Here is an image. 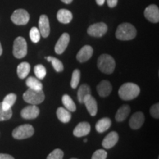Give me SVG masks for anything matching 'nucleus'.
<instances>
[{"instance_id": "4c0bfd02", "label": "nucleus", "mask_w": 159, "mask_h": 159, "mask_svg": "<svg viewBox=\"0 0 159 159\" xmlns=\"http://www.w3.org/2000/svg\"><path fill=\"white\" fill-rule=\"evenodd\" d=\"M105 0H96L97 4L99 6L103 5V4L105 3Z\"/></svg>"}, {"instance_id": "ddd939ff", "label": "nucleus", "mask_w": 159, "mask_h": 159, "mask_svg": "<svg viewBox=\"0 0 159 159\" xmlns=\"http://www.w3.org/2000/svg\"><path fill=\"white\" fill-rule=\"evenodd\" d=\"M39 31L41 35L43 38H47L50 33V27H49V21L47 16L41 15L40 16L39 21Z\"/></svg>"}, {"instance_id": "9d476101", "label": "nucleus", "mask_w": 159, "mask_h": 159, "mask_svg": "<svg viewBox=\"0 0 159 159\" xmlns=\"http://www.w3.org/2000/svg\"><path fill=\"white\" fill-rule=\"evenodd\" d=\"M40 110L36 105H31L24 108L21 111V116L25 119H33L39 115Z\"/></svg>"}, {"instance_id": "0eeeda50", "label": "nucleus", "mask_w": 159, "mask_h": 159, "mask_svg": "<svg viewBox=\"0 0 159 159\" xmlns=\"http://www.w3.org/2000/svg\"><path fill=\"white\" fill-rule=\"evenodd\" d=\"M30 14L24 9H18L11 16V21L16 25H25L28 23Z\"/></svg>"}, {"instance_id": "2f4dec72", "label": "nucleus", "mask_w": 159, "mask_h": 159, "mask_svg": "<svg viewBox=\"0 0 159 159\" xmlns=\"http://www.w3.org/2000/svg\"><path fill=\"white\" fill-rule=\"evenodd\" d=\"M12 115H13L12 109L5 111L2 107V103H0V121L8 120L12 117Z\"/></svg>"}, {"instance_id": "72a5a7b5", "label": "nucleus", "mask_w": 159, "mask_h": 159, "mask_svg": "<svg viewBox=\"0 0 159 159\" xmlns=\"http://www.w3.org/2000/svg\"><path fill=\"white\" fill-rule=\"evenodd\" d=\"M108 153L104 150H97L93 154L91 159H106Z\"/></svg>"}, {"instance_id": "f03ea898", "label": "nucleus", "mask_w": 159, "mask_h": 159, "mask_svg": "<svg viewBox=\"0 0 159 159\" xmlns=\"http://www.w3.org/2000/svg\"><path fill=\"white\" fill-rule=\"evenodd\" d=\"M136 36V30L130 23H123L119 25L116 32V37L121 41H129Z\"/></svg>"}, {"instance_id": "cd10ccee", "label": "nucleus", "mask_w": 159, "mask_h": 159, "mask_svg": "<svg viewBox=\"0 0 159 159\" xmlns=\"http://www.w3.org/2000/svg\"><path fill=\"white\" fill-rule=\"evenodd\" d=\"M45 58L47 59L49 62L52 63L53 68H54L55 70L57 71V72H61V71H62L63 70V65L60 60L56 58V57L52 56L46 57Z\"/></svg>"}, {"instance_id": "dca6fc26", "label": "nucleus", "mask_w": 159, "mask_h": 159, "mask_svg": "<svg viewBox=\"0 0 159 159\" xmlns=\"http://www.w3.org/2000/svg\"><path fill=\"white\" fill-rule=\"evenodd\" d=\"M93 55V48L89 45H85L80 49L77 54V59L79 62L83 63L89 61Z\"/></svg>"}, {"instance_id": "a19ab883", "label": "nucleus", "mask_w": 159, "mask_h": 159, "mask_svg": "<svg viewBox=\"0 0 159 159\" xmlns=\"http://www.w3.org/2000/svg\"><path fill=\"white\" fill-rule=\"evenodd\" d=\"M87 141H88V140H87L86 139H83V142H87Z\"/></svg>"}, {"instance_id": "b1692460", "label": "nucleus", "mask_w": 159, "mask_h": 159, "mask_svg": "<svg viewBox=\"0 0 159 159\" xmlns=\"http://www.w3.org/2000/svg\"><path fill=\"white\" fill-rule=\"evenodd\" d=\"M26 85L29 87V89L33 90L41 91L43 89V84L38 78L34 77H29L26 80Z\"/></svg>"}, {"instance_id": "393cba45", "label": "nucleus", "mask_w": 159, "mask_h": 159, "mask_svg": "<svg viewBox=\"0 0 159 159\" xmlns=\"http://www.w3.org/2000/svg\"><path fill=\"white\" fill-rule=\"evenodd\" d=\"M30 71V65L27 62L21 63L17 67V75L21 79L27 77Z\"/></svg>"}, {"instance_id": "58836bf2", "label": "nucleus", "mask_w": 159, "mask_h": 159, "mask_svg": "<svg viewBox=\"0 0 159 159\" xmlns=\"http://www.w3.org/2000/svg\"><path fill=\"white\" fill-rule=\"evenodd\" d=\"M61 1L65 4H70L71 3V2H72L73 0H61Z\"/></svg>"}, {"instance_id": "9b49d317", "label": "nucleus", "mask_w": 159, "mask_h": 159, "mask_svg": "<svg viewBox=\"0 0 159 159\" xmlns=\"http://www.w3.org/2000/svg\"><path fill=\"white\" fill-rule=\"evenodd\" d=\"M69 40H70V37H69L68 33H63L62 35L60 37V39H58L55 47V51L57 54L61 55L64 52V51L66 50L69 43Z\"/></svg>"}, {"instance_id": "f257e3e1", "label": "nucleus", "mask_w": 159, "mask_h": 159, "mask_svg": "<svg viewBox=\"0 0 159 159\" xmlns=\"http://www.w3.org/2000/svg\"><path fill=\"white\" fill-rule=\"evenodd\" d=\"M119 96L124 100H131L140 94V88L134 83H124L119 89Z\"/></svg>"}, {"instance_id": "423d86ee", "label": "nucleus", "mask_w": 159, "mask_h": 159, "mask_svg": "<svg viewBox=\"0 0 159 159\" xmlns=\"http://www.w3.org/2000/svg\"><path fill=\"white\" fill-rule=\"evenodd\" d=\"M34 134V128L31 125L25 124L20 125L13 130L12 135L16 139H25L30 138Z\"/></svg>"}, {"instance_id": "ea45409f", "label": "nucleus", "mask_w": 159, "mask_h": 159, "mask_svg": "<svg viewBox=\"0 0 159 159\" xmlns=\"http://www.w3.org/2000/svg\"><path fill=\"white\" fill-rule=\"evenodd\" d=\"M2 54V47L1 43H0V55Z\"/></svg>"}, {"instance_id": "e433bc0d", "label": "nucleus", "mask_w": 159, "mask_h": 159, "mask_svg": "<svg viewBox=\"0 0 159 159\" xmlns=\"http://www.w3.org/2000/svg\"><path fill=\"white\" fill-rule=\"evenodd\" d=\"M0 159H15L13 156L8 154L0 153Z\"/></svg>"}, {"instance_id": "7ed1b4c3", "label": "nucleus", "mask_w": 159, "mask_h": 159, "mask_svg": "<svg viewBox=\"0 0 159 159\" xmlns=\"http://www.w3.org/2000/svg\"><path fill=\"white\" fill-rule=\"evenodd\" d=\"M97 66L102 72L110 75L114 72L116 67V62L110 55L103 54L99 57L97 61Z\"/></svg>"}, {"instance_id": "a878e982", "label": "nucleus", "mask_w": 159, "mask_h": 159, "mask_svg": "<svg viewBox=\"0 0 159 159\" xmlns=\"http://www.w3.org/2000/svg\"><path fill=\"white\" fill-rule=\"evenodd\" d=\"M89 94H91L90 86L87 84L81 85L77 91V99L80 103H83L85 97Z\"/></svg>"}, {"instance_id": "473e14b6", "label": "nucleus", "mask_w": 159, "mask_h": 159, "mask_svg": "<svg viewBox=\"0 0 159 159\" xmlns=\"http://www.w3.org/2000/svg\"><path fill=\"white\" fill-rule=\"evenodd\" d=\"M63 152L61 149H55L50 152L47 156V159H63Z\"/></svg>"}, {"instance_id": "a211bd4d", "label": "nucleus", "mask_w": 159, "mask_h": 159, "mask_svg": "<svg viewBox=\"0 0 159 159\" xmlns=\"http://www.w3.org/2000/svg\"><path fill=\"white\" fill-rule=\"evenodd\" d=\"M97 92L101 97H106L109 96L112 91V85L108 80H102L97 86Z\"/></svg>"}, {"instance_id": "20e7f679", "label": "nucleus", "mask_w": 159, "mask_h": 159, "mask_svg": "<svg viewBox=\"0 0 159 159\" xmlns=\"http://www.w3.org/2000/svg\"><path fill=\"white\" fill-rule=\"evenodd\" d=\"M23 99L25 102L31 105H37L43 102L45 99L44 93L42 90L36 91L29 89L24 93Z\"/></svg>"}, {"instance_id": "bb28decb", "label": "nucleus", "mask_w": 159, "mask_h": 159, "mask_svg": "<svg viewBox=\"0 0 159 159\" xmlns=\"http://www.w3.org/2000/svg\"><path fill=\"white\" fill-rule=\"evenodd\" d=\"M62 102L65 108L70 112H74L76 111V105L71 98V97L68 94H64L62 97Z\"/></svg>"}, {"instance_id": "4468645a", "label": "nucleus", "mask_w": 159, "mask_h": 159, "mask_svg": "<svg viewBox=\"0 0 159 159\" xmlns=\"http://www.w3.org/2000/svg\"><path fill=\"white\" fill-rule=\"evenodd\" d=\"M84 103L85 107H86L87 110H88L89 114L91 116H96L97 113V103L96 99H95L94 97L91 96V94L86 96L83 99V102Z\"/></svg>"}, {"instance_id": "c756f323", "label": "nucleus", "mask_w": 159, "mask_h": 159, "mask_svg": "<svg viewBox=\"0 0 159 159\" xmlns=\"http://www.w3.org/2000/svg\"><path fill=\"white\" fill-rule=\"evenodd\" d=\"M80 80V71L79 69H75L72 72V76L71 80V87L72 89H76L78 86Z\"/></svg>"}, {"instance_id": "6e6552de", "label": "nucleus", "mask_w": 159, "mask_h": 159, "mask_svg": "<svg viewBox=\"0 0 159 159\" xmlns=\"http://www.w3.org/2000/svg\"><path fill=\"white\" fill-rule=\"evenodd\" d=\"M108 31V26L103 22L96 23L91 25L87 30L89 35L93 37H102Z\"/></svg>"}, {"instance_id": "c9c22d12", "label": "nucleus", "mask_w": 159, "mask_h": 159, "mask_svg": "<svg viewBox=\"0 0 159 159\" xmlns=\"http://www.w3.org/2000/svg\"><path fill=\"white\" fill-rule=\"evenodd\" d=\"M105 1H107V4L111 8L116 7L117 3H118V0H105Z\"/></svg>"}, {"instance_id": "79ce46f5", "label": "nucleus", "mask_w": 159, "mask_h": 159, "mask_svg": "<svg viewBox=\"0 0 159 159\" xmlns=\"http://www.w3.org/2000/svg\"><path fill=\"white\" fill-rule=\"evenodd\" d=\"M71 159H77V158H71Z\"/></svg>"}, {"instance_id": "6ab92c4d", "label": "nucleus", "mask_w": 159, "mask_h": 159, "mask_svg": "<svg viewBox=\"0 0 159 159\" xmlns=\"http://www.w3.org/2000/svg\"><path fill=\"white\" fill-rule=\"evenodd\" d=\"M73 16L70 11L66 9L59 10L57 13V19L62 24H69L72 20Z\"/></svg>"}, {"instance_id": "f3484780", "label": "nucleus", "mask_w": 159, "mask_h": 159, "mask_svg": "<svg viewBox=\"0 0 159 159\" xmlns=\"http://www.w3.org/2000/svg\"><path fill=\"white\" fill-rule=\"evenodd\" d=\"M91 131V126L89 122H80L73 130V134L76 137H83L87 136Z\"/></svg>"}, {"instance_id": "1a4fd4ad", "label": "nucleus", "mask_w": 159, "mask_h": 159, "mask_svg": "<svg viewBox=\"0 0 159 159\" xmlns=\"http://www.w3.org/2000/svg\"><path fill=\"white\" fill-rule=\"evenodd\" d=\"M144 15L145 18L152 23H158L159 21V9L156 5H150L144 10Z\"/></svg>"}, {"instance_id": "5701e85b", "label": "nucleus", "mask_w": 159, "mask_h": 159, "mask_svg": "<svg viewBox=\"0 0 159 159\" xmlns=\"http://www.w3.org/2000/svg\"><path fill=\"white\" fill-rule=\"evenodd\" d=\"M16 95L15 94H7L5 98H4L2 102V107L5 111H7L9 109H11V107L15 104L16 101Z\"/></svg>"}, {"instance_id": "7c9ffc66", "label": "nucleus", "mask_w": 159, "mask_h": 159, "mask_svg": "<svg viewBox=\"0 0 159 159\" xmlns=\"http://www.w3.org/2000/svg\"><path fill=\"white\" fill-rule=\"evenodd\" d=\"M41 33H40L39 30L37 27H32L30 31V38L33 43H38L41 39Z\"/></svg>"}, {"instance_id": "c85d7f7f", "label": "nucleus", "mask_w": 159, "mask_h": 159, "mask_svg": "<svg viewBox=\"0 0 159 159\" xmlns=\"http://www.w3.org/2000/svg\"><path fill=\"white\" fill-rule=\"evenodd\" d=\"M34 73L35 76L39 80H42L47 75V70L43 65L39 64L34 67Z\"/></svg>"}, {"instance_id": "412c9836", "label": "nucleus", "mask_w": 159, "mask_h": 159, "mask_svg": "<svg viewBox=\"0 0 159 159\" xmlns=\"http://www.w3.org/2000/svg\"><path fill=\"white\" fill-rule=\"evenodd\" d=\"M130 112V108L128 105H123L118 109L116 114V120L117 122H122L128 116Z\"/></svg>"}, {"instance_id": "39448f33", "label": "nucleus", "mask_w": 159, "mask_h": 159, "mask_svg": "<svg viewBox=\"0 0 159 159\" xmlns=\"http://www.w3.org/2000/svg\"><path fill=\"white\" fill-rule=\"evenodd\" d=\"M13 53L16 58H23L27 55V44L26 40L23 37H17L13 43Z\"/></svg>"}, {"instance_id": "f704fd0d", "label": "nucleus", "mask_w": 159, "mask_h": 159, "mask_svg": "<svg viewBox=\"0 0 159 159\" xmlns=\"http://www.w3.org/2000/svg\"><path fill=\"white\" fill-rule=\"evenodd\" d=\"M150 114L152 115V117L156 119H158L159 118V104L158 103H156L152 105V107L150 108Z\"/></svg>"}, {"instance_id": "f8f14e48", "label": "nucleus", "mask_w": 159, "mask_h": 159, "mask_svg": "<svg viewBox=\"0 0 159 159\" xmlns=\"http://www.w3.org/2000/svg\"><path fill=\"white\" fill-rule=\"evenodd\" d=\"M144 115L142 112H141V111L136 112L130 117L129 125L132 129L137 130V129L140 128L144 124Z\"/></svg>"}, {"instance_id": "2eb2a0df", "label": "nucleus", "mask_w": 159, "mask_h": 159, "mask_svg": "<svg viewBox=\"0 0 159 159\" xmlns=\"http://www.w3.org/2000/svg\"><path fill=\"white\" fill-rule=\"evenodd\" d=\"M119 141V135L115 131L109 133L102 140V145L105 149H111Z\"/></svg>"}, {"instance_id": "4be33fe9", "label": "nucleus", "mask_w": 159, "mask_h": 159, "mask_svg": "<svg viewBox=\"0 0 159 159\" xmlns=\"http://www.w3.org/2000/svg\"><path fill=\"white\" fill-rule=\"evenodd\" d=\"M57 116L61 122L67 123L71 120V114L70 111L66 108L60 107L57 110Z\"/></svg>"}, {"instance_id": "aec40b11", "label": "nucleus", "mask_w": 159, "mask_h": 159, "mask_svg": "<svg viewBox=\"0 0 159 159\" xmlns=\"http://www.w3.org/2000/svg\"><path fill=\"white\" fill-rule=\"evenodd\" d=\"M111 125V120L110 118L105 117V118L100 119L96 123L95 128L98 133H104L110 128Z\"/></svg>"}]
</instances>
